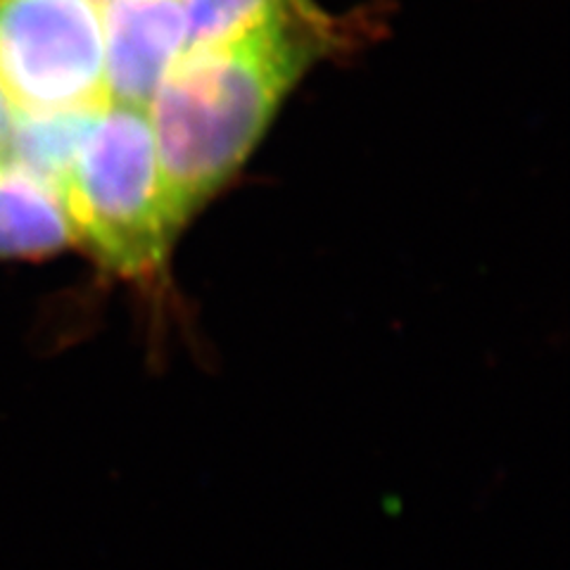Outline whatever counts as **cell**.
<instances>
[{
  "label": "cell",
  "instance_id": "3",
  "mask_svg": "<svg viewBox=\"0 0 570 570\" xmlns=\"http://www.w3.org/2000/svg\"><path fill=\"white\" fill-rule=\"evenodd\" d=\"M0 86L12 112L105 107L100 8L88 0H0Z\"/></svg>",
  "mask_w": 570,
  "mask_h": 570
},
{
  "label": "cell",
  "instance_id": "9",
  "mask_svg": "<svg viewBox=\"0 0 570 570\" xmlns=\"http://www.w3.org/2000/svg\"><path fill=\"white\" fill-rule=\"evenodd\" d=\"M88 3H94V6H98L102 10V6L107 3V0H88Z\"/></svg>",
  "mask_w": 570,
  "mask_h": 570
},
{
  "label": "cell",
  "instance_id": "4",
  "mask_svg": "<svg viewBox=\"0 0 570 570\" xmlns=\"http://www.w3.org/2000/svg\"><path fill=\"white\" fill-rule=\"evenodd\" d=\"M100 12L107 96L148 110L186 50V0H107Z\"/></svg>",
  "mask_w": 570,
  "mask_h": 570
},
{
  "label": "cell",
  "instance_id": "5",
  "mask_svg": "<svg viewBox=\"0 0 570 570\" xmlns=\"http://www.w3.org/2000/svg\"><path fill=\"white\" fill-rule=\"evenodd\" d=\"M77 243L62 195L17 165L0 163V259H39Z\"/></svg>",
  "mask_w": 570,
  "mask_h": 570
},
{
  "label": "cell",
  "instance_id": "8",
  "mask_svg": "<svg viewBox=\"0 0 570 570\" xmlns=\"http://www.w3.org/2000/svg\"><path fill=\"white\" fill-rule=\"evenodd\" d=\"M10 121H12V107L6 98L3 86H0V159H3L6 153V142H8V134H10Z\"/></svg>",
  "mask_w": 570,
  "mask_h": 570
},
{
  "label": "cell",
  "instance_id": "7",
  "mask_svg": "<svg viewBox=\"0 0 570 570\" xmlns=\"http://www.w3.org/2000/svg\"><path fill=\"white\" fill-rule=\"evenodd\" d=\"M309 8V0H186V50L234 41Z\"/></svg>",
  "mask_w": 570,
  "mask_h": 570
},
{
  "label": "cell",
  "instance_id": "6",
  "mask_svg": "<svg viewBox=\"0 0 570 570\" xmlns=\"http://www.w3.org/2000/svg\"><path fill=\"white\" fill-rule=\"evenodd\" d=\"M96 112L98 110L56 115L12 112L6 153L0 163L17 165L39 176L41 181L60 193Z\"/></svg>",
  "mask_w": 570,
  "mask_h": 570
},
{
  "label": "cell",
  "instance_id": "2",
  "mask_svg": "<svg viewBox=\"0 0 570 570\" xmlns=\"http://www.w3.org/2000/svg\"><path fill=\"white\" fill-rule=\"evenodd\" d=\"M79 245L127 278L165 266L176 222L148 110L107 102L94 115L62 184Z\"/></svg>",
  "mask_w": 570,
  "mask_h": 570
},
{
  "label": "cell",
  "instance_id": "1",
  "mask_svg": "<svg viewBox=\"0 0 570 570\" xmlns=\"http://www.w3.org/2000/svg\"><path fill=\"white\" fill-rule=\"evenodd\" d=\"M337 39L333 20L312 6L234 41L184 50L148 105L178 224L240 169L285 94Z\"/></svg>",
  "mask_w": 570,
  "mask_h": 570
}]
</instances>
